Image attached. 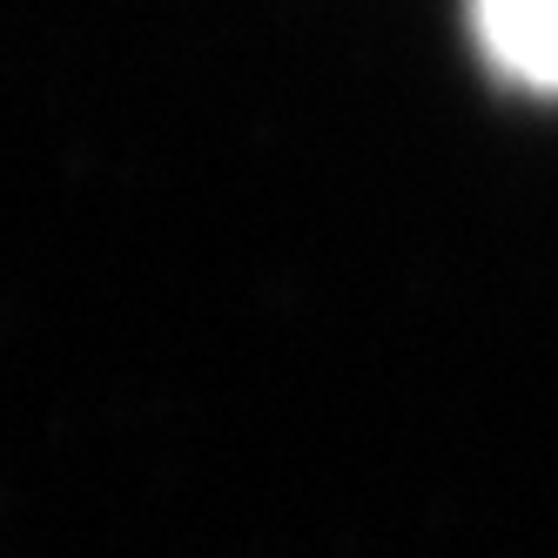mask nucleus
<instances>
[{"mask_svg":"<svg viewBox=\"0 0 558 558\" xmlns=\"http://www.w3.org/2000/svg\"><path fill=\"white\" fill-rule=\"evenodd\" d=\"M471 41L511 88L558 95V0H464Z\"/></svg>","mask_w":558,"mask_h":558,"instance_id":"1","label":"nucleus"}]
</instances>
